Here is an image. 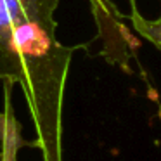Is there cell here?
I'll return each mask as SVG.
<instances>
[{"label":"cell","mask_w":161,"mask_h":161,"mask_svg":"<svg viewBox=\"0 0 161 161\" xmlns=\"http://www.w3.org/2000/svg\"><path fill=\"white\" fill-rule=\"evenodd\" d=\"M59 0H0V83L23 92L42 161H64V102L73 56L56 35Z\"/></svg>","instance_id":"1"},{"label":"cell","mask_w":161,"mask_h":161,"mask_svg":"<svg viewBox=\"0 0 161 161\" xmlns=\"http://www.w3.org/2000/svg\"><path fill=\"white\" fill-rule=\"evenodd\" d=\"M132 4V14H130V21H132V26L149 42H153L156 47L161 49V18L156 19V21H149V19H144L142 16L139 14L135 5V0H130Z\"/></svg>","instance_id":"4"},{"label":"cell","mask_w":161,"mask_h":161,"mask_svg":"<svg viewBox=\"0 0 161 161\" xmlns=\"http://www.w3.org/2000/svg\"><path fill=\"white\" fill-rule=\"evenodd\" d=\"M97 26V36L102 42V56L121 69H130L132 36L125 26V16L113 0H88Z\"/></svg>","instance_id":"2"},{"label":"cell","mask_w":161,"mask_h":161,"mask_svg":"<svg viewBox=\"0 0 161 161\" xmlns=\"http://www.w3.org/2000/svg\"><path fill=\"white\" fill-rule=\"evenodd\" d=\"M0 85L4 90V104L0 111V161H18L21 147H35V142L23 137V125L16 116L12 101L16 85L9 80H4Z\"/></svg>","instance_id":"3"}]
</instances>
